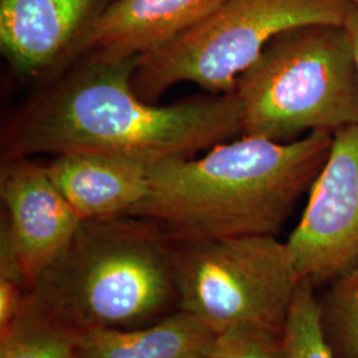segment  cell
Instances as JSON below:
<instances>
[{
    "label": "cell",
    "mask_w": 358,
    "mask_h": 358,
    "mask_svg": "<svg viewBox=\"0 0 358 358\" xmlns=\"http://www.w3.org/2000/svg\"><path fill=\"white\" fill-rule=\"evenodd\" d=\"M348 1H350V3H353V4H357L358 6V0H348Z\"/></svg>",
    "instance_id": "19"
},
{
    "label": "cell",
    "mask_w": 358,
    "mask_h": 358,
    "mask_svg": "<svg viewBox=\"0 0 358 358\" xmlns=\"http://www.w3.org/2000/svg\"><path fill=\"white\" fill-rule=\"evenodd\" d=\"M301 280L273 235L179 241L178 309L215 334L243 327L282 334Z\"/></svg>",
    "instance_id": "6"
},
{
    "label": "cell",
    "mask_w": 358,
    "mask_h": 358,
    "mask_svg": "<svg viewBox=\"0 0 358 358\" xmlns=\"http://www.w3.org/2000/svg\"><path fill=\"white\" fill-rule=\"evenodd\" d=\"M217 334L176 310L150 325L80 334L75 358H190L211 356Z\"/></svg>",
    "instance_id": "12"
},
{
    "label": "cell",
    "mask_w": 358,
    "mask_h": 358,
    "mask_svg": "<svg viewBox=\"0 0 358 358\" xmlns=\"http://www.w3.org/2000/svg\"><path fill=\"white\" fill-rule=\"evenodd\" d=\"M80 334L26 296L16 317L0 329V358H75Z\"/></svg>",
    "instance_id": "13"
},
{
    "label": "cell",
    "mask_w": 358,
    "mask_h": 358,
    "mask_svg": "<svg viewBox=\"0 0 358 358\" xmlns=\"http://www.w3.org/2000/svg\"><path fill=\"white\" fill-rule=\"evenodd\" d=\"M242 136L289 142L358 124V71L343 26H307L272 38L236 81Z\"/></svg>",
    "instance_id": "4"
},
{
    "label": "cell",
    "mask_w": 358,
    "mask_h": 358,
    "mask_svg": "<svg viewBox=\"0 0 358 358\" xmlns=\"http://www.w3.org/2000/svg\"><path fill=\"white\" fill-rule=\"evenodd\" d=\"M220 1L110 0L90 31L85 55L138 59L202 22Z\"/></svg>",
    "instance_id": "11"
},
{
    "label": "cell",
    "mask_w": 358,
    "mask_h": 358,
    "mask_svg": "<svg viewBox=\"0 0 358 358\" xmlns=\"http://www.w3.org/2000/svg\"><path fill=\"white\" fill-rule=\"evenodd\" d=\"M322 331L337 358H358V266L334 279L319 299Z\"/></svg>",
    "instance_id": "14"
},
{
    "label": "cell",
    "mask_w": 358,
    "mask_h": 358,
    "mask_svg": "<svg viewBox=\"0 0 358 358\" xmlns=\"http://www.w3.org/2000/svg\"><path fill=\"white\" fill-rule=\"evenodd\" d=\"M190 358H211V356H202V357H190Z\"/></svg>",
    "instance_id": "20"
},
{
    "label": "cell",
    "mask_w": 358,
    "mask_h": 358,
    "mask_svg": "<svg viewBox=\"0 0 358 358\" xmlns=\"http://www.w3.org/2000/svg\"><path fill=\"white\" fill-rule=\"evenodd\" d=\"M0 196L6 215L0 243L13 254L29 289L76 236L83 224L48 176L32 157L3 158Z\"/></svg>",
    "instance_id": "8"
},
{
    "label": "cell",
    "mask_w": 358,
    "mask_h": 358,
    "mask_svg": "<svg viewBox=\"0 0 358 358\" xmlns=\"http://www.w3.org/2000/svg\"><path fill=\"white\" fill-rule=\"evenodd\" d=\"M211 358H282V334L260 328H234L217 334Z\"/></svg>",
    "instance_id": "16"
},
{
    "label": "cell",
    "mask_w": 358,
    "mask_h": 358,
    "mask_svg": "<svg viewBox=\"0 0 358 358\" xmlns=\"http://www.w3.org/2000/svg\"><path fill=\"white\" fill-rule=\"evenodd\" d=\"M299 224L285 242L303 280L315 287L358 266V124L333 133Z\"/></svg>",
    "instance_id": "7"
},
{
    "label": "cell",
    "mask_w": 358,
    "mask_h": 358,
    "mask_svg": "<svg viewBox=\"0 0 358 358\" xmlns=\"http://www.w3.org/2000/svg\"><path fill=\"white\" fill-rule=\"evenodd\" d=\"M178 248L149 217L84 220L27 297L81 333L150 325L178 310Z\"/></svg>",
    "instance_id": "3"
},
{
    "label": "cell",
    "mask_w": 358,
    "mask_h": 358,
    "mask_svg": "<svg viewBox=\"0 0 358 358\" xmlns=\"http://www.w3.org/2000/svg\"><path fill=\"white\" fill-rule=\"evenodd\" d=\"M27 288L16 280L0 278V329L16 317L26 300Z\"/></svg>",
    "instance_id": "17"
},
{
    "label": "cell",
    "mask_w": 358,
    "mask_h": 358,
    "mask_svg": "<svg viewBox=\"0 0 358 358\" xmlns=\"http://www.w3.org/2000/svg\"><path fill=\"white\" fill-rule=\"evenodd\" d=\"M348 0H222L202 22L137 59L133 88L155 103L178 84L208 94L235 90L272 38L307 26H344Z\"/></svg>",
    "instance_id": "5"
},
{
    "label": "cell",
    "mask_w": 358,
    "mask_h": 358,
    "mask_svg": "<svg viewBox=\"0 0 358 358\" xmlns=\"http://www.w3.org/2000/svg\"><path fill=\"white\" fill-rule=\"evenodd\" d=\"M110 0H0V51L26 81L60 76L85 55Z\"/></svg>",
    "instance_id": "9"
},
{
    "label": "cell",
    "mask_w": 358,
    "mask_h": 358,
    "mask_svg": "<svg viewBox=\"0 0 358 358\" xmlns=\"http://www.w3.org/2000/svg\"><path fill=\"white\" fill-rule=\"evenodd\" d=\"M315 285L301 280L282 333V358H337L322 331Z\"/></svg>",
    "instance_id": "15"
},
{
    "label": "cell",
    "mask_w": 358,
    "mask_h": 358,
    "mask_svg": "<svg viewBox=\"0 0 358 358\" xmlns=\"http://www.w3.org/2000/svg\"><path fill=\"white\" fill-rule=\"evenodd\" d=\"M344 28H345L348 38L350 40L352 50L355 55V60L357 65L358 71V6L350 3L348 13H346L345 22H344Z\"/></svg>",
    "instance_id": "18"
},
{
    "label": "cell",
    "mask_w": 358,
    "mask_h": 358,
    "mask_svg": "<svg viewBox=\"0 0 358 358\" xmlns=\"http://www.w3.org/2000/svg\"><path fill=\"white\" fill-rule=\"evenodd\" d=\"M136 64L85 55L13 115L3 131V158L93 152L153 166L242 136L235 92L149 103L133 88Z\"/></svg>",
    "instance_id": "1"
},
{
    "label": "cell",
    "mask_w": 358,
    "mask_h": 358,
    "mask_svg": "<svg viewBox=\"0 0 358 358\" xmlns=\"http://www.w3.org/2000/svg\"><path fill=\"white\" fill-rule=\"evenodd\" d=\"M332 131L289 142L241 136L203 155L150 167L149 192L133 217L153 219L179 241L273 235L309 192Z\"/></svg>",
    "instance_id": "2"
},
{
    "label": "cell",
    "mask_w": 358,
    "mask_h": 358,
    "mask_svg": "<svg viewBox=\"0 0 358 358\" xmlns=\"http://www.w3.org/2000/svg\"><path fill=\"white\" fill-rule=\"evenodd\" d=\"M45 167L83 222L131 215L149 192L152 166L131 158L72 152L53 155Z\"/></svg>",
    "instance_id": "10"
}]
</instances>
